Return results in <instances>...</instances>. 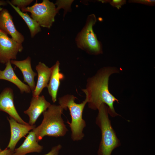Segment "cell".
<instances>
[{"instance_id":"6da1fadb","label":"cell","mask_w":155,"mask_h":155,"mask_svg":"<svg viewBox=\"0 0 155 155\" xmlns=\"http://www.w3.org/2000/svg\"><path fill=\"white\" fill-rule=\"evenodd\" d=\"M119 71L115 67H104L87 79L86 88L82 90L86 95L89 108L98 110L102 104H104L108 107L109 114L112 117L120 115L116 113L114 107V103H119V100L110 92L108 88L110 76Z\"/></svg>"},{"instance_id":"7a4b0ae2","label":"cell","mask_w":155,"mask_h":155,"mask_svg":"<svg viewBox=\"0 0 155 155\" xmlns=\"http://www.w3.org/2000/svg\"><path fill=\"white\" fill-rule=\"evenodd\" d=\"M64 110L59 105L51 104L42 113L41 123L32 130L38 142L46 136L58 137L65 135L68 130L61 116Z\"/></svg>"},{"instance_id":"3957f363","label":"cell","mask_w":155,"mask_h":155,"mask_svg":"<svg viewBox=\"0 0 155 155\" xmlns=\"http://www.w3.org/2000/svg\"><path fill=\"white\" fill-rule=\"evenodd\" d=\"M96 124L100 128L101 138L98 151V155H111L113 151L121 145L108 117V108L102 104L98 109Z\"/></svg>"},{"instance_id":"277c9868","label":"cell","mask_w":155,"mask_h":155,"mask_svg":"<svg viewBox=\"0 0 155 155\" xmlns=\"http://www.w3.org/2000/svg\"><path fill=\"white\" fill-rule=\"evenodd\" d=\"M76 98L71 94H67L58 99L59 105L64 109L68 108L71 117V122L67 121L71 132V137L73 141L82 140L84 134L83 132L84 128L86 126V123L83 118V112L85 106L87 103L86 99L80 103H77L75 102Z\"/></svg>"},{"instance_id":"5b68a950","label":"cell","mask_w":155,"mask_h":155,"mask_svg":"<svg viewBox=\"0 0 155 155\" xmlns=\"http://www.w3.org/2000/svg\"><path fill=\"white\" fill-rule=\"evenodd\" d=\"M97 20L92 14L87 17L86 24L75 38L78 47L89 54L97 55L103 53L102 45L93 31V27Z\"/></svg>"},{"instance_id":"8992f818","label":"cell","mask_w":155,"mask_h":155,"mask_svg":"<svg viewBox=\"0 0 155 155\" xmlns=\"http://www.w3.org/2000/svg\"><path fill=\"white\" fill-rule=\"evenodd\" d=\"M22 12H29L31 17L40 26L50 28L55 21L58 13L55 5L48 0H43L41 3L36 2L32 6L21 10Z\"/></svg>"},{"instance_id":"52a82bcc","label":"cell","mask_w":155,"mask_h":155,"mask_svg":"<svg viewBox=\"0 0 155 155\" xmlns=\"http://www.w3.org/2000/svg\"><path fill=\"white\" fill-rule=\"evenodd\" d=\"M23 49L22 44L18 43L7 34L0 30V62L6 63L11 60H15L19 52Z\"/></svg>"},{"instance_id":"ba28073f","label":"cell","mask_w":155,"mask_h":155,"mask_svg":"<svg viewBox=\"0 0 155 155\" xmlns=\"http://www.w3.org/2000/svg\"><path fill=\"white\" fill-rule=\"evenodd\" d=\"M13 99V90L10 88L4 89L0 94V111L7 113L19 123L29 125L22 119L18 113L14 106Z\"/></svg>"},{"instance_id":"9c48e42d","label":"cell","mask_w":155,"mask_h":155,"mask_svg":"<svg viewBox=\"0 0 155 155\" xmlns=\"http://www.w3.org/2000/svg\"><path fill=\"white\" fill-rule=\"evenodd\" d=\"M7 119L10 125L11 136L7 148L13 152L19 141L34 128L35 125L21 124L10 117H7Z\"/></svg>"},{"instance_id":"30bf717a","label":"cell","mask_w":155,"mask_h":155,"mask_svg":"<svg viewBox=\"0 0 155 155\" xmlns=\"http://www.w3.org/2000/svg\"><path fill=\"white\" fill-rule=\"evenodd\" d=\"M0 30L10 35L12 39L18 43L22 44L24 40V36L17 30L12 16L6 9H0Z\"/></svg>"},{"instance_id":"8fae6325","label":"cell","mask_w":155,"mask_h":155,"mask_svg":"<svg viewBox=\"0 0 155 155\" xmlns=\"http://www.w3.org/2000/svg\"><path fill=\"white\" fill-rule=\"evenodd\" d=\"M51 104L43 95L33 97L28 108L24 111L29 117V124L34 125L41 114L47 110Z\"/></svg>"},{"instance_id":"7c38bea8","label":"cell","mask_w":155,"mask_h":155,"mask_svg":"<svg viewBox=\"0 0 155 155\" xmlns=\"http://www.w3.org/2000/svg\"><path fill=\"white\" fill-rule=\"evenodd\" d=\"M35 69L38 73V79L35 88L32 91L34 97L39 96L43 89L47 87L52 71L51 67H49L41 62H39Z\"/></svg>"},{"instance_id":"4fadbf2b","label":"cell","mask_w":155,"mask_h":155,"mask_svg":"<svg viewBox=\"0 0 155 155\" xmlns=\"http://www.w3.org/2000/svg\"><path fill=\"white\" fill-rule=\"evenodd\" d=\"M11 64L17 67L21 71L24 78V81L26 83L32 91L34 89L36 85L34 78L37 73L32 70L31 65V59L28 57L22 61L11 60Z\"/></svg>"},{"instance_id":"5bb4252c","label":"cell","mask_w":155,"mask_h":155,"mask_svg":"<svg viewBox=\"0 0 155 155\" xmlns=\"http://www.w3.org/2000/svg\"><path fill=\"white\" fill-rule=\"evenodd\" d=\"M43 148L42 146L38 144L34 132L32 130L29 133L22 144L14 149L12 155H26L30 153H39Z\"/></svg>"},{"instance_id":"9a60e30c","label":"cell","mask_w":155,"mask_h":155,"mask_svg":"<svg viewBox=\"0 0 155 155\" xmlns=\"http://www.w3.org/2000/svg\"><path fill=\"white\" fill-rule=\"evenodd\" d=\"M0 80H7L13 84L19 89L21 93H29L31 92L29 86L22 82L16 75L10 61L6 63V67L4 70H0Z\"/></svg>"},{"instance_id":"2e32d148","label":"cell","mask_w":155,"mask_h":155,"mask_svg":"<svg viewBox=\"0 0 155 155\" xmlns=\"http://www.w3.org/2000/svg\"><path fill=\"white\" fill-rule=\"evenodd\" d=\"M60 63L57 61L51 67V76L47 88L49 94L51 96L53 102L54 103L57 100V92L60 81L64 78V75L60 72Z\"/></svg>"},{"instance_id":"e0dca14e","label":"cell","mask_w":155,"mask_h":155,"mask_svg":"<svg viewBox=\"0 0 155 155\" xmlns=\"http://www.w3.org/2000/svg\"><path fill=\"white\" fill-rule=\"evenodd\" d=\"M7 1V3L15 10L25 21L29 29L32 38H34L37 34L41 31L40 26L27 13L22 12L18 7L13 5L10 1Z\"/></svg>"},{"instance_id":"ac0fdd59","label":"cell","mask_w":155,"mask_h":155,"mask_svg":"<svg viewBox=\"0 0 155 155\" xmlns=\"http://www.w3.org/2000/svg\"><path fill=\"white\" fill-rule=\"evenodd\" d=\"M73 1L57 0L56 1L55 5H57L56 8L58 11L61 8H63L66 11L69 10Z\"/></svg>"},{"instance_id":"d6986e66","label":"cell","mask_w":155,"mask_h":155,"mask_svg":"<svg viewBox=\"0 0 155 155\" xmlns=\"http://www.w3.org/2000/svg\"><path fill=\"white\" fill-rule=\"evenodd\" d=\"M33 0H12L11 3L13 5H16L20 9L25 8L33 1Z\"/></svg>"},{"instance_id":"ffe728a7","label":"cell","mask_w":155,"mask_h":155,"mask_svg":"<svg viewBox=\"0 0 155 155\" xmlns=\"http://www.w3.org/2000/svg\"><path fill=\"white\" fill-rule=\"evenodd\" d=\"M103 3H109L113 7L117 8L118 9L121 8V6L126 3V1L125 0H112L100 1Z\"/></svg>"},{"instance_id":"44dd1931","label":"cell","mask_w":155,"mask_h":155,"mask_svg":"<svg viewBox=\"0 0 155 155\" xmlns=\"http://www.w3.org/2000/svg\"><path fill=\"white\" fill-rule=\"evenodd\" d=\"M129 3H137L142 4L149 6H154L155 5L154 0H130Z\"/></svg>"},{"instance_id":"7402d4cb","label":"cell","mask_w":155,"mask_h":155,"mask_svg":"<svg viewBox=\"0 0 155 155\" xmlns=\"http://www.w3.org/2000/svg\"><path fill=\"white\" fill-rule=\"evenodd\" d=\"M62 147V146L61 144L54 146L52 148L50 152L44 155H59Z\"/></svg>"},{"instance_id":"603a6c76","label":"cell","mask_w":155,"mask_h":155,"mask_svg":"<svg viewBox=\"0 0 155 155\" xmlns=\"http://www.w3.org/2000/svg\"><path fill=\"white\" fill-rule=\"evenodd\" d=\"M13 152L6 148L0 152V155H12Z\"/></svg>"},{"instance_id":"cb8c5ba5","label":"cell","mask_w":155,"mask_h":155,"mask_svg":"<svg viewBox=\"0 0 155 155\" xmlns=\"http://www.w3.org/2000/svg\"><path fill=\"white\" fill-rule=\"evenodd\" d=\"M7 3V1L3 0H0V9L1 8V6H5Z\"/></svg>"},{"instance_id":"d4e9b609","label":"cell","mask_w":155,"mask_h":155,"mask_svg":"<svg viewBox=\"0 0 155 155\" xmlns=\"http://www.w3.org/2000/svg\"><path fill=\"white\" fill-rule=\"evenodd\" d=\"M2 150H1V148H0V152H1Z\"/></svg>"}]
</instances>
